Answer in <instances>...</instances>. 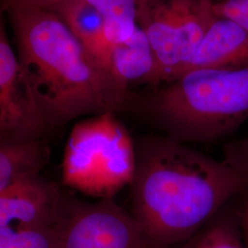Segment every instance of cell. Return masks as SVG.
Returning a JSON list of instances; mask_svg holds the SVG:
<instances>
[{
  "label": "cell",
  "instance_id": "obj_20",
  "mask_svg": "<svg viewBox=\"0 0 248 248\" xmlns=\"http://www.w3.org/2000/svg\"><path fill=\"white\" fill-rule=\"evenodd\" d=\"M213 3H217V2H219V1H221V0H212Z\"/></svg>",
  "mask_w": 248,
  "mask_h": 248
},
{
  "label": "cell",
  "instance_id": "obj_11",
  "mask_svg": "<svg viewBox=\"0 0 248 248\" xmlns=\"http://www.w3.org/2000/svg\"><path fill=\"white\" fill-rule=\"evenodd\" d=\"M52 11L58 15L72 33L111 76L113 45L108 40L104 18L98 9L88 0H69L58 5Z\"/></svg>",
  "mask_w": 248,
  "mask_h": 248
},
{
  "label": "cell",
  "instance_id": "obj_10",
  "mask_svg": "<svg viewBox=\"0 0 248 248\" xmlns=\"http://www.w3.org/2000/svg\"><path fill=\"white\" fill-rule=\"evenodd\" d=\"M110 72L118 87L129 95L133 87L161 85L155 56L146 34L138 25L133 35L113 45Z\"/></svg>",
  "mask_w": 248,
  "mask_h": 248
},
{
  "label": "cell",
  "instance_id": "obj_5",
  "mask_svg": "<svg viewBox=\"0 0 248 248\" xmlns=\"http://www.w3.org/2000/svg\"><path fill=\"white\" fill-rule=\"evenodd\" d=\"M212 0H140L137 23L146 34L161 84L182 76L216 20Z\"/></svg>",
  "mask_w": 248,
  "mask_h": 248
},
{
  "label": "cell",
  "instance_id": "obj_4",
  "mask_svg": "<svg viewBox=\"0 0 248 248\" xmlns=\"http://www.w3.org/2000/svg\"><path fill=\"white\" fill-rule=\"evenodd\" d=\"M135 143L115 112L81 121L72 129L63 152L62 185L101 199H113L131 186Z\"/></svg>",
  "mask_w": 248,
  "mask_h": 248
},
{
  "label": "cell",
  "instance_id": "obj_14",
  "mask_svg": "<svg viewBox=\"0 0 248 248\" xmlns=\"http://www.w3.org/2000/svg\"><path fill=\"white\" fill-rule=\"evenodd\" d=\"M104 18L108 40L112 45L133 35L138 26L140 0H88Z\"/></svg>",
  "mask_w": 248,
  "mask_h": 248
},
{
  "label": "cell",
  "instance_id": "obj_2",
  "mask_svg": "<svg viewBox=\"0 0 248 248\" xmlns=\"http://www.w3.org/2000/svg\"><path fill=\"white\" fill-rule=\"evenodd\" d=\"M21 67L51 131L82 116L124 111L128 95L52 10H5Z\"/></svg>",
  "mask_w": 248,
  "mask_h": 248
},
{
  "label": "cell",
  "instance_id": "obj_12",
  "mask_svg": "<svg viewBox=\"0 0 248 248\" xmlns=\"http://www.w3.org/2000/svg\"><path fill=\"white\" fill-rule=\"evenodd\" d=\"M50 158L51 148L45 138L0 143V191L14 183L41 176Z\"/></svg>",
  "mask_w": 248,
  "mask_h": 248
},
{
  "label": "cell",
  "instance_id": "obj_17",
  "mask_svg": "<svg viewBox=\"0 0 248 248\" xmlns=\"http://www.w3.org/2000/svg\"><path fill=\"white\" fill-rule=\"evenodd\" d=\"M213 9L217 18H229L248 31V0H221Z\"/></svg>",
  "mask_w": 248,
  "mask_h": 248
},
{
  "label": "cell",
  "instance_id": "obj_15",
  "mask_svg": "<svg viewBox=\"0 0 248 248\" xmlns=\"http://www.w3.org/2000/svg\"><path fill=\"white\" fill-rule=\"evenodd\" d=\"M0 248H59L57 226L0 227Z\"/></svg>",
  "mask_w": 248,
  "mask_h": 248
},
{
  "label": "cell",
  "instance_id": "obj_18",
  "mask_svg": "<svg viewBox=\"0 0 248 248\" xmlns=\"http://www.w3.org/2000/svg\"><path fill=\"white\" fill-rule=\"evenodd\" d=\"M69 0H2V9L14 8H36L52 10L58 5Z\"/></svg>",
  "mask_w": 248,
  "mask_h": 248
},
{
  "label": "cell",
  "instance_id": "obj_7",
  "mask_svg": "<svg viewBox=\"0 0 248 248\" xmlns=\"http://www.w3.org/2000/svg\"><path fill=\"white\" fill-rule=\"evenodd\" d=\"M50 124L0 22V143L44 139Z\"/></svg>",
  "mask_w": 248,
  "mask_h": 248
},
{
  "label": "cell",
  "instance_id": "obj_19",
  "mask_svg": "<svg viewBox=\"0 0 248 248\" xmlns=\"http://www.w3.org/2000/svg\"><path fill=\"white\" fill-rule=\"evenodd\" d=\"M237 209L239 213L240 223L243 232L245 245L248 248V192L244 191L236 198Z\"/></svg>",
  "mask_w": 248,
  "mask_h": 248
},
{
  "label": "cell",
  "instance_id": "obj_6",
  "mask_svg": "<svg viewBox=\"0 0 248 248\" xmlns=\"http://www.w3.org/2000/svg\"><path fill=\"white\" fill-rule=\"evenodd\" d=\"M59 248H148L140 224L113 199L89 202L65 190Z\"/></svg>",
  "mask_w": 248,
  "mask_h": 248
},
{
  "label": "cell",
  "instance_id": "obj_1",
  "mask_svg": "<svg viewBox=\"0 0 248 248\" xmlns=\"http://www.w3.org/2000/svg\"><path fill=\"white\" fill-rule=\"evenodd\" d=\"M135 143L131 213L148 248H173L202 229L245 191L238 175L223 161L164 134Z\"/></svg>",
  "mask_w": 248,
  "mask_h": 248
},
{
  "label": "cell",
  "instance_id": "obj_3",
  "mask_svg": "<svg viewBox=\"0 0 248 248\" xmlns=\"http://www.w3.org/2000/svg\"><path fill=\"white\" fill-rule=\"evenodd\" d=\"M124 111L179 142L222 141L248 121V64L193 70L145 91H131Z\"/></svg>",
  "mask_w": 248,
  "mask_h": 248
},
{
  "label": "cell",
  "instance_id": "obj_9",
  "mask_svg": "<svg viewBox=\"0 0 248 248\" xmlns=\"http://www.w3.org/2000/svg\"><path fill=\"white\" fill-rule=\"evenodd\" d=\"M248 64V31L229 18H217L182 75L198 69L232 68Z\"/></svg>",
  "mask_w": 248,
  "mask_h": 248
},
{
  "label": "cell",
  "instance_id": "obj_13",
  "mask_svg": "<svg viewBox=\"0 0 248 248\" xmlns=\"http://www.w3.org/2000/svg\"><path fill=\"white\" fill-rule=\"evenodd\" d=\"M236 198L222 207L193 236L173 248H247Z\"/></svg>",
  "mask_w": 248,
  "mask_h": 248
},
{
  "label": "cell",
  "instance_id": "obj_8",
  "mask_svg": "<svg viewBox=\"0 0 248 248\" xmlns=\"http://www.w3.org/2000/svg\"><path fill=\"white\" fill-rule=\"evenodd\" d=\"M65 190L38 176L0 191V227H55L62 215Z\"/></svg>",
  "mask_w": 248,
  "mask_h": 248
},
{
  "label": "cell",
  "instance_id": "obj_16",
  "mask_svg": "<svg viewBox=\"0 0 248 248\" xmlns=\"http://www.w3.org/2000/svg\"><path fill=\"white\" fill-rule=\"evenodd\" d=\"M222 159L238 175L248 192V136L224 142Z\"/></svg>",
  "mask_w": 248,
  "mask_h": 248
}]
</instances>
